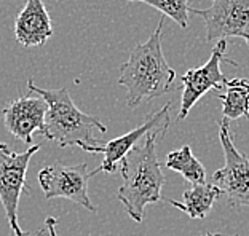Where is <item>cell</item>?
Listing matches in <instances>:
<instances>
[{
  "label": "cell",
  "mask_w": 249,
  "mask_h": 236,
  "mask_svg": "<svg viewBox=\"0 0 249 236\" xmlns=\"http://www.w3.org/2000/svg\"><path fill=\"white\" fill-rule=\"evenodd\" d=\"M27 88L47 102V115L42 134L59 147H80L88 153H98L104 142L96 137V133L106 134L107 128L99 118L87 115L73 104L69 89H43L36 86L32 78L27 80Z\"/></svg>",
  "instance_id": "obj_1"
},
{
  "label": "cell",
  "mask_w": 249,
  "mask_h": 236,
  "mask_svg": "<svg viewBox=\"0 0 249 236\" xmlns=\"http://www.w3.org/2000/svg\"><path fill=\"white\" fill-rule=\"evenodd\" d=\"M163 22L165 18L160 19L149 40L136 45L129 51L128 61L122 66L118 85L126 88L129 107H138L174 89L176 72L166 63L161 50Z\"/></svg>",
  "instance_id": "obj_2"
},
{
  "label": "cell",
  "mask_w": 249,
  "mask_h": 236,
  "mask_svg": "<svg viewBox=\"0 0 249 236\" xmlns=\"http://www.w3.org/2000/svg\"><path fill=\"white\" fill-rule=\"evenodd\" d=\"M157 133L163 134L160 131L147 134L144 145H136L118 169L124 182L117 190V198L138 223L144 220L145 206L161 200V188L166 182L157 156V144L161 139L157 137Z\"/></svg>",
  "instance_id": "obj_3"
},
{
  "label": "cell",
  "mask_w": 249,
  "mask_h": 236,
  "mask_svg": "<svg viewBox=\"0 0 249 236\" xmlns=\"http://www.w3.org/2000/svg\"><path fill=\"white\" fill-rule=\"evenodd\" d=\"M40 145H31L29 149L13 152L5 142H0V203L7 214L8 225L15 236H24L18 222V207L22 190L26 187V174L29 161Z\"/></svg>",
  "instance_id": "obj_4"
},
{
  "label": "cell",
  "mask_w": 249,
  "mask_h": 236,
  "mask_svg": "<svg viewBox=\"0 0 249 236\" xmlns=\"http://www.w3.org/2000/svg\"><path fill=\"white\" fill-rule=\"evenodd\" d=\"M225 165L213 174V184L227 196L230 207L249 206V158L235 147L229 133V120L217 121Z\"/></svg>",
  "instance_id": "obj_5"
},
{
  "label": "cell",
  "mask_w": 249,
  "mask_h": 236,
  "mask_svg": "<svg viewBox=\"0 0 249 236\" xmlns=\"http://www.w3.org/2000/svg\"><path fill=\"white\" fill-rule=\"evenodd\" d=\"M91 177L87 163L80 165H54L45 166L38 172V184L43 190L45 198H64L72 203L80 204L85 209L96 212V206L88 196V179Z\"/></svg>",
  "instance_id": "obj_6"
},
{
  "label": "cell",
  "mask_w": 249,
  "mask_h": 236,
  "mask_svg": "<svg viewBox=\"0 0 249 236\" xmlns=\"http://www.w3.org/2000/svg\"><path fill=\"white\" fill-rule=\"evenodd\" d=\"M190 11L205 21L208 42L240 37L249 43V0H211L208 8Z\"/></svg>",
  "instance_id": "obj_7"
},
{
  "label": "cell",
  "mask_w": 249,
  "mask_h": 236,
  "mask_svg": "<svg viewBox=\"0 0 249 236\" xmlns=\"http://www.w3.org/2000/svg\"><path fill=\"white\" fill-rule=\"evenodd\" d=\"M227 48V40H219L216 43V47L213 48L211 58L208 59V63H205L201 67L196 69H190L185 72V75L182 77V96H180V107L178 114V121L184 120L189 115L190 109L200 101L209 89H220L225 88L227 78L220 70V64L222 61L229 64H235L233 61L225 59L224 53Z\"/></svg>",
  "instance_id": "obj_8"
},
{
  "label": "cell",
  "mask_w": 249,
  "mask_h": 236,
  "mask_svg": "<svg viewBox=\"0 0 249 236\" xmlns=\"http://www.w3.org/2000/svg\"><path fill=\"white\" fill-rule=\"evenodd\" d=\"M169 112H171V102L165 104L160 110L154 112L141 126L134 128L123 136L112 139L109 142H104L98 149V153L104 155L103 163L99 165L98 169L89 171V176H96L98 172H117L120 169L122 163L126 160L128 153L131 152L141 139H144L149 133L160 131L165 134L169 126Z\"/></svg>",
  "instance_id": "obj_9"
},
{
  "label": "cell",
  "mask_w": 249,
  "mask_h": 236,
  "mask_svg": "<svg viewBox=\"0 0 249 236\" xmlns=\"http://www.w3.org/2000/svg\"><path fill=\"white\" fill-rule=\"evenodd\" d=\"M7 131L24 144H32L34 133L43 131L47 102L40 96H21L2 110Z\"/></svg>",
  "instance_id": "obj_10"
},
{
  "label": "cell",
  "mask_w": 249,
  "mask_h": 236,
  "mask_svg": "<svg viewBox=\"0 0 249 236\" xmlns=\"http://www.w3.org/2000/svg\"><path fill=\"white\" fill-rule=\"evenodd\" d=\"M53 35L52 19L42 0H26L15 21V37L26 48L42 47Z\"/></svg>",
  "instance_id": "obj_11"
},
{
  "label": "cell",
  "mask_w": 249,
  "mask_h": 236,
  "mask_svg": "<svg viewBox=\"0 0 249 236\" xmlns=\"http://www.w3.org/2000/svg\"><path fill=\"white\" fill-rule=\"evenodd\" d=\"M222 195L220 190L214 184H196L192 188L185 190L182 195V201L169 200L174 207H178L192 219H205L211 212L214 203Z\"/></svg>",
  "instance_id": "obj_12"
},
{
  "label": "cell",
  "mask_w": 249,
  "mask_h": 236,
  "mask_svg": "<svg viewBox=\"0 0 249 236\" xmlns=\"http://www.w3.org/2000/svg\"><path fill=\"white\" fill-rule=\"evenodd\" d=\"M222 101L224 120L249 118V82L245 78H233L225 83V93L217 94Z\"/></svg>",
  "instance_id": "obj_13"
},
{
  "label": "cell",
  "mask_w": 249,
  "mask_h": 236,
  "mask_svg": "<svg viewBox=\"0 0 249 236\" xmlns=\"http://www.w3.org/2000/svg\"><path fill=\"white\" fill-rule=\"evenodd\" d=\"M166 168L171 171L182 174L187 182L192 185L205 184L206 182V171L205 166L196 160V156L192 153L190 145H184L179 150H174L168 153Z\"/></svg>",
  "instance_id": "obj_14"
},
{
  "label": "cell",
  "mask_w": 249,
  "mask_h": 236,
  "mask_svg": "<svg viewBox=\"0 0 249 236\" xmlns=\"http://www.w3.org/2000/svg\"><path fill=\"white\" fill-rule=\"evenodd\" d=\"M128 2H142L145 5H150L161 11L165 16H169L173 21H176L182 29H187L189 26V0H128Z\"/></svg>",
  "instance_id": "obj_15"
},
{
  "label": "cell",
  "mask_w": 249,
  "mask_h": 236,
  "mask_svg": "<svg viewBox=\"0 0 249 236\" xmlns=\"http://www.w3.org/2000/svg\"><path fill=\"white\" fill-rule=\"evenodd\" d=\"M45 223H47V228H48L50 236H58V233H56V223H58V222H56L54 217H47Z\"/></svg>",
  "instance_id": "obj_16"
},
{
  "label": "cell",
  "mask_w": 249,
  "mask_h": 236,
  "mask_svg": "<svg viewBox=\"0 0 249 236\" xmlns=\"http://www.w3.org/2000/svg\"><path fill=\"white\" fill-rule=\"evenodd\" d=\"M206 236H220V235H217V233H208Z\"/></svg>",
  "instance_id": "obj_17"
},
{
  "label": "cell",
  "mask_w": 249,
  "mask_h": 236,
  "mask_svg": "<svg viewBox=\"0 0 249 236\" xmlns=\"http://www.w3.org/2000/svg\"><path fill=\"white\" fill-rule=\"evenodd\" d=\"M37 236H40V233H38V235H37Z\"/></svg>",
  "instance_id": "obj_18"
}]
</instances>
